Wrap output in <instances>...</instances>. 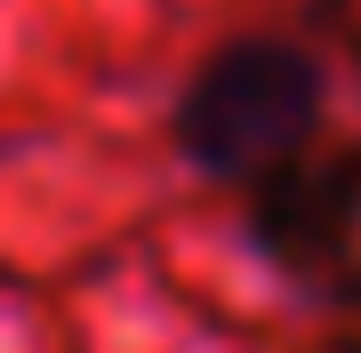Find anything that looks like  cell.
Wrapping results in <instances>:
<instances>
[{"label":"cell","mask_w":361,"mask_h":353,"mask_svg":"<svg viewBox=\"0 0 361 353\" xmlns=\"http://www.w3.org/2000/svg\"><path fill=\"white\" fill-rule=\"evenodd\" d=\"M241 225L289 297L322 305L329 329H361V129H337L289 177L249 193Z\"/></svg>","instance_id":"7a4b0ae2"},{"label":"cell","mask_w":361,"mask_h":353,"mask_svg":"<svg viewBox=\"0 0 361 353\" xmlns=\"http://www.w3.org/2000/svg\"><path fill=\"white\" fill-rule=\"evenodd\" d=\"M297 25L322 40V56L337 65V80H345V97L361 105V0H305Z\"/></svg>","instance_id":"3957f363"},{"label":"cell","mask_w":361,"mask_h":353,"mask_svg":"<svg viewBox=\"0 0 361 353\" xmlns=\"http://www.w3.org/2000/svg\"><path fill=\"white\" fill-rule=\"evenodd\" d=\"M289 353H361V329H313V337L289 345Z\"/></svg>","instance_id":"277c9868"},{"label":"cell","mask_w":361,"mask_h":353,"mask_svg":"<svg viewBox=\"0 0 361 353\" xmlns=\"http://www.w3.org/2000/svg\"><path fill=\"white\" fill-rule=\"evenodd\" d=\"M337 97L345 80L305 25H241L185 65L169 97V153L241 209L345 129Z\"/></svg>","instance_id":"6da1fadb"}]
</instances>
